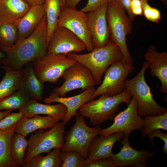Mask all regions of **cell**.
<instances>
[{"instance_id":"11","label":"cell","mask_w":167,"mask_h":167,"mask_svg":"<svg viewBox=\"0 0 167 167\" xmlns=\"http://www.w3.org/2000/svg\"><path fill=\"white\" fill-rule=\"evenodd\" d=\"M62 77L64 82L60 87L55 88L52 92L61 97H65L66 93L73 90L81 88L84 91L96 84L90 70L78 62L67 68Z\"/></svg>"},{"instance_id":"19","label":"cell","mask_w":167,"mask_h":167,"mask_svg":"<svg viewBox=\"0 0 167 167\" xmlns=\"http://www.w3.org/2000/svg\"><path fill=\"white\" fill-rule=\"evenodd\" d=\"M19 110L22 113L24 116L28 118L43 114L52 116L60 121L63 119L67 109L61 103L53 105L44 104L38 103L36 100L31 99Z\"/></svg>"},{"instance_id":"39","label":"cell","mask_w":167,"mask_h":167,"mask_svg":"<svg viewBox=\"0 0 167 167\" xmlns=\"http://www.w3.org/2000/svg\"><path fill=\"white\" fill-rule=\"evenodd\" d=\"M81 0H66V7L76 9L78 3Z\"/></svg>"},{"instance_id":"16","label":"cell","mask_w":167,"mask_h":167,"mask_svg":"<svg viewBox=\"0 0 167 167\" xmlns=\"http://www.w3.org/2000/svg\"><path fill=\"white\" fill-rule=\"evenodd\" d=\"M96 89L94 86H91L77 95L69 97H61L52 92L49 96L44 98L43 101L46 104L60 103L66 106V112L62 121L66 125L73 117L79 114L77 111L83 105L93 100L92 97Z\"/></svg>"},{"instance_id":"18","label":"cell","mask_w":167,"mask_h":167,"mask_svg":"<svg viewBox=\"0 0 167 167\" xmlns=\"http://www.w3.org/2000/svg\"><path fill=\"white\" fill-rule=\"evenodd\" d=\"M92 140L88 147L87 158L97 159L111 158L113 154L112 148L115 143L125 137L123 132H115L107 136L99 135Z\"/></svg>"},{"instance_id":"20","label":"cell","mask_w":167,"mask_h":167,"mask_svg":"<svg viewBox=\"0 0 167 167\" xmlns=\"http://www.w3.org/2000/svg\"><path fill=\"white\" fill-rule=\"evenodd\" d=\"M45 15L44 4L31 6L26 14L15 23L18 30V40L25 38L30 35Z\"/></svg>"},{"instance_id":"10","label":"cell","mask_w":167,"mask_h":167,"mask_svg":"<svg viewBox=\"0 0 167 167\" xmlns=\"http://www.w3.org/2000/svg\"><path fill=\"white\" fill-rule=\"evenodd\" d=\"M138 103L132 96L127 107L114 116L113 123L109 127L102 129L98 135L107 136L115 132L122 131L125 137H128L134 130H141L143 127L144 121L138 114Z\"/></svg>"},{"instance_id":"31","label":"cell","mask_w":167,"mask_h":167,"mask_svg":"<svg viewBox=\"0 0 167 167\" xmlns=\"http://www.w3.org/2000/svg\"><path fill=\"white\" fill-rule=\"evenodd\" d=\"M18 39V30L15 24L0 21V45L11 47Z\"/></svg>"},{"instance_id":"28","label":"cell","mask_w":167,"mask_h":167,"mask_svg":"<svg viewBox=\"0 0 167 167\" xmlns=\"http://www.w3.org/2000/svg\"><path fill=\"white\" fill-rule=\"evenodd\" d=\"M28 145V140L22 135L15 133L11 145V152L12 159L17 167L23 166L24 157Z\"/></svg>"},{"instance_id":"3","label":"cell","mask_w":167,"mask_h":167,"mask_svg":"<svg viewBox=\"0 0 167 167\" xmlns=\"http://www.w3.org/2000/svg\"><path fill=\"white\" fill-rule=\"evenodd\" d=\"M67 56L87 67L91 72L96 84L100 85L106 70L115 61H122V52L116 44L109 42L105 45L94 48L89 53L78 54L71 52Z\"/></svg>"},{"instance_id":"6","label":"cell","mask_w":167,"mask_h":167,"mask_svg":"<svg viewBox=\"0 0 167 167\" xmlns=\"http://www.w3.org/2000/svg\"><path fill=\"white\" fill-rule=\"evenodd\" d=\"M65 126L62 122H59L49 130L40 129L31 134L28 140L24 164L36 155L49 152L53 148L61 149L64 143Z\"/></svg>"},{"instance_id":"30","label":"cell","mask_w":167,"mask_h":167,"mask_svg":"<svg viewBox=\"0 0 167 167\" xmlns=\"http://www.w3.org/2000/svg\"><path fill=\"white\" fill-rule=\"evenodd\" d=\"M143 119V126L140 130L142 137L156 130L167 131V112L158 115L146 116Z\"/></svg>"},{"instance_id":"33","label":"cell","mask_w":167,"mask_h":167,"mask_svg":"<svg viewBox=\"0 0 167 167\" xmlns=\"http://www.w3.org/2000/svg\"><path fill=\"white\" fill-rule=\"evenodd\" d=\"M143 14L148 20L157 23L161 18V13L157 8L152 7L148 4V0H141Z\"/></svg>"},{"instance_id":"34","label":"cell","mask_w":167,"mask_h":167,"mask_svg":"<svg viewBox=\"0 0 167 167\" xmlns=\"http://www.w3.org/2000/svg\"><path fill=\"white\" fill-rule=\"evenodd\" d=\"M82 167H116L111 158L85 159Z\"/></svg>"},{"instance_id":"46","label":"cell","mask_w":167,"mask_h":167,"mask_svg":"<svg viewBox=\"0 0 167 167\" xmlns=\"http://www.w3.org/2000/svg\"><path fill=\"white\" fill-rule=\"evenodd\" d=\"M165 5H167V0H160Z\"/></svg>"},{"instance_id":"24","label":"cell","mask_w":167,"mask_h":167,"mask_svg":"<svg viewBox=\"0 0 167 167\" xmlns=\"http://www.w3.org/2000/svg\"><path fill=\"white\" fill-rule=\"evenodd\" d=\"M2 68L5 74L0 82V100L17 91L19 83L24 72V69L15 70L6 65Z\"/></svg>"},{"instance_id":"26","label":"cell","mask_w":167,"mask_h":167,"mask_svg":"<svg viewBox=\"0 0 167 167\" xmlns=\"http://www.w3.org/2000/svg\"><path fill=\"white\" fill-rule=\"evenodd\" d=\"M47 23L48 44L57 27L59 16L61 10L60 0H45L44 3Z\"/></svg>"},{"instance_id":"38","label":"cell","mask_w":167,"mask_h":167,"mask_svg":"<svg viewBox=\"0 0 167 167\" xmlns=\"http://www.w3.org/2000/svg\"><path fill=\"white\" fill-rule=\"evenodd\" d=\"M122 5L128 13L130 19L133 22L135 18V15L133 14L131 7V0H120Z\"/></svg>"},{"instance_id":"1","label":"cell","mask_w":167,"mask_h":167,"mask_svg":"<svg viewBox=\"0 0 167 167\" xmlns=\"http://www.w3.org/2000/svg\"><path fill=\"white\" fill-rule=\"evenodd\" d=\"M47 23L45 15L34 31L25 38L18 40L12 46L0 45L6 54L0 62L15 70H19L26 64L41 58L46 54L48 47Z\"/></svg>"},{"instance_id":"35","label":"cell","mask_w":167,"mask_h":167,"mask_svg":"<svg viewBox=\"0 0 167 167\" xmlns=\"http://www.w3.org/2000/svg\"><path fill=\"white\" fill-rule=\"evenodd\" d=\"M23 116L22 113L20 111L11 113L0 121V131L12 127L18 123Z\"/></svg>"},{"instance_id":"21","label":"cell","mask_w":167,"mask_h":167,"mask_svg":"<svg viewBox=\"0 0 167 167\" xmlns=\"http://www.w3.org/2000/svg\"><path fill=\"white\" fill-rule=\"evenodd\" d=\"M24 69V72L19 83L17 90L24 92L31 98L42 100L44 85L36 76L32 63L29 62Z\"/></svg>"},{"instance_id":"45","label":"cell","mask_w":167,"mask_h":167,"mask_svg":"<svg viewBox=\"0 0 167 167\" xmlns=\"http://www.w3.org/2000/svg\"><path fill=\"white\" fill-rule=\"evenodd\" d=\"M61 9L66 7V0H60Z\"/></svg>"},{"instance_id":"43","label":"cell","mask_w":167,"mask_h":167,"mask_svg":"<svg viewBox=\"0 0 167 167\" xmlns=\"http://www.w3.org/2000/svg\"><path fill=\"white\" fill-rule=\"evenodd\" d=\"M11 113V111L10 110L0 111V121Z\"/></svg>"},{"instance_id":"32","label":"cell","mask_w":167,"mask_h":167,"mask_svg":"<svg viewBox=\"0 0 167 167\" xmlns=\"http://www.w3.org/2000/svg\"><path fill=\"white\" fill-rule=\"evenodd\" d=\"M59 158L62 161L60 167H82L85 159L80 153L76 151L60 150Z\"/></svg>"},{"instance_id":"44","label":"cell","mask_w":167,"mask_h":167,"mask_svg":"<svg viewBox=\"0 0 167 167\" xmlns=\"http://www.w3.org/2000/svg\"><path fill=\"white\" fill-rule=\"evenodd\" d=\"M6 57L5 54L0 49V62L1 60Z\"/></svg>"},{"instance_id":"12","label":"cell","mask_w":167,"mask_h":167,"mask_svg":"<svg viewBox=\"0 0 167 167\" xmlns=\"http://www.w3.org/2000/svg\"><path fill=\"white\" fill-rule=\"evenodd\" d=\"M87 13L76 9L65 7L61 9L57 27L68 29L76 35L85 44L88 52L93 46L87 24Z\"/></svg>"},{"instance_id":"37","label":"cell","mask_w":167,"mask_h":167,"mask_svg":"<svg viewBox=\"0 0 167 167\" xmlns=\"http://www.w3.org/2000/svg\"><path fill=\"white\" fill-rule=\"evenodd\" d=\"M110 0H88L86 5L80 10L84 12L93 11Z\"/></svg>"},{"instance_id":"13","label":"cell","mask_w":167,"mask_h":167,"mask_svg":"<svg viewBox=\"0 0 167 167\" xmlns=\"http://www.w3.org/2000/svg\"><path fill=\"white\" fill-rule=\"evenodd\" d=\"M107 3L87 13V27L94 48L104 46L109 42L110 32L106 19Z\"/></svg>"},{"instance_id":"22","label":"cell","mask_w":167,"mask_h":167,"mask_svg":"<svg viewBox=\"0 0 167 167\" xmlns=\"http://www.w3.org/2000/svg\"><path fill=\"white\" fill-rule=\"evenodd\" d=\"M59 121L49 115L44 117L36 115L29 118L23 116L17 124L15 132L26 137L29 133L38 130L50 129Z\"/></svg>"},{"instance_id":"40","label":"cell","mask_w":167,"mask_h":167,"mask_svg":"<svg viewBox=\"0 0 167 167\" xmlns=\"http://www.w3.org/2000/svg\"><path fill=\"white\" fill-rule=\"evenodd\" d=\"M31 7L35 6L41 5L44 3L45 0H24Z\"/></svg>"},{"instance_id":"17","label":"cell","mask_w":167,"mask_h":167,"mask_svg":"<svg viewBox=\"0 0 167 167\" xmlns=\"http://www.w3.org/2000/svg\"><path fill=\"white\" fill-rule=\"evenodd\" d=\"M148 61L150 73L153 77H157L161 83L159 91L163 93L167 92V53L158 52L156 48L151 45L144 55Z\"/></svg>"},{"instance_id":"8","label":"cell","mask_w":167,"mask_h":167,"mask_svg":"<svg viewBox=\"0 0 167 167\" xmlns=\"http://www.w3.org/2000/svg\"><path fill=\"white\" fill-rule=\"evenodd\" d=\"M77 62L64 54H46L43 58L32 62V64L35 74L41 82L55 84L67 68Z\"/></svg>"},{"instance_id":"25","label":"cell","mask_w":167,"mask_h":167,"mask_svg":"<svg viewBox=\"0 0 167 167\" xmlns=\"http://www.w3.org/2000/svg\"><path fill=\"white\" fill-rule=\"evenodd\" d=\"M17 124L0 131V167H17L11 158V148Z\"/></svg>"},{"instance_id":"14","label":"cell","mask_w":167,"mask_h":167,"mask_svg":"<svg viewBox=\"0 0 167 167\" xmlns=\"http://www.w3.org/2000/svg\"><path fill=\"white\" fill-rule=\"evenodd\" d=\"M86 49L84 43L74 33L66 28L57 27L48 45L47 54H63L79 52Z\"/></svg>"},{"instance_id":"7","label":"cell","mask_w":167,"mask_h":167,"mask_svg":"<svg viewBox=\"0 0 167 167\" xmlns=\"http://www.w3.org/2000/svg\"><path fill=\"white\" fill-rule=\"evenodd\" d=\"M102 129L98 126L93 127L88 126L86 123L85 117L79 114L70 130L64 132L65 141L61 151H77L85 159H87L89 146Z\"/></svg>"},{"instance_id":"23","label":"cell","mask_w":167,"mask_h":167,"mask_svg":"<svg viewBox=\"0 0 167 167\" xmlns=\"http://www.w3.org/2000/svg\"><path fill=\"white\" fill-rule=\"evenodd\" d=\"M31 7L24 0H0V21L15 24Z\"/></svg>"},{"instance_id":"42","label":"cell","mask_w":167,"mask_h":167,"mask_svg":"<svg viewBox=\"0 0 167 167\" xmlns=\"http://www.w3.org/2000/svg\"><path fill=\"white\" fill-rule=\"evenodd\" d=\"M142 6L141 0H131V8Z\"/></svg>"},{"instance_id":"15","label":"cell","mask_w":167,"mask_h":167,"mask_svg":"<svg viewBox=\"0 0 167 167\" xmlns=\"http://www.w3.org/2000/svg\"><path fill=\"white\" fill-rule=\"evenodd\" d=\"M122 145L120 152L113 154L111 158L117 167L132 166L147 167V162L155 154L154 152L141 149L138 151L131 145L128 137H124L121 141Z\"/></svg>"},{"instance_id":"4","label":"cell","mask_w":167,"mask_h":167,"mask_svg":"<svg viewBox=\"0 0 167 167\" xmlns=\"http://www.w3.org/2000/svg\"><path fill=\"white\" fill-rule=\"evenodd\" d=\"M132 96L126 90L113 96L101 95L97 100L83 105L79 109V113L89 118L92 126H99L106 121L113 120L119 105L124 102L128 105Z\"/></svg>"},{"instance_id":"9","label":"cell","mask_w":167,"mask_h":167,"mask_svg":"<svg viewBox=\"0 0 167 167\" xmlns=\"http://www.w3.org/2000/svg\"><path fill=\"white\" fill-rule=\"evenodd\" d=\"M134 69L132 64H125L120 60L115 61L105 71L103 80L96 89L92 100L101 95L113 96L123 92L124 81Z\"/></svg>"},{"instance_id":"41","label":"cell","mask_w":167,"mask_h":167,"mask_svg":"<svg viewBox=\"0 0 167 167\" xmlns=\"http://www.w3.org/2000/svg\"><path fill=\"white\" fill-rule=\"evenodd\" d=\"M133 14L135 15H142L143 10L142 6H137L131 8Z\"/></svg>"},{"instance_id":"36","label":"cell","mask_w":167,"mask_h":167,"mask_svg":"<svg viewBox=\"0 0 167 167\" xmlns=\"http://www.w3.org/2000/svg\"><path fill=\"white\" fill-rule=\"evenodd\" d=\"M146 136L149 139L152 145V148L153 147L154 145V138L155 137H158L160 138L164 142L163 150L165 154H167V133L162 132L160 129H157L150 132Z\"/></svg>"},{"instance_id":"27","label":"cell","mask_w":167,"mask_h":167,"mask_svg":"<svg viewBox=\"0 0 167 167\" xmlns=\"http://www.w3.org/2000/svg\"><path fill=\"white\" fill-rule=\"evenodd\" d=\"M61 149L54 148L45 156L36 155L24 163L23 167H59L62 163L59 154Z\"/></svg>"},{"instance_id":"47","label":"cell","mask_w":167,"mask_h":167,"mask_svg":"<svg viewBox=\"0 0 167 167\" xmlns=\"http://www.w3.org/2000/svg\"></svg>"},{"instance_id":"29","label":"cell","mask_w":167,"mask_h":167,"mask_svg":"<svg viewBox=\"0 0 167 167\" xmlns=\"http://www.w3.org/2000/svg\"><path fill=\"white\" fill-rule=\"evenodd\" d=\"M31 99L24 92L17 90L12 95L0 100V111L19 109Z\"/></svg>"},{"instance_id":"5","label":"cell","mask_w":167,"mask_h":167,"mask_svg":"<svg viewBox=\"0 0 167 167\" xmlns=\"http://www.w3.org/2000/svg\"><path fill=\"white\" fill-rule=\"evenodd\" d=\"M147 61H145L138 74L134 78L126 79L125 90L129 92L138 103V114L140 117L156 116L167 112L166 108L160 105L154 100L151 88L145 79V72L149 68Z\"/></svg>"},{"instance_id":"2","label":"cell","mask_w":167,"mask_h":167,"mask_svg":"<svg viewBox=\"0 0 167 167\" xmlns=\"http://www.w3.org/2000/svg\"><path fill=\"white\" fill-rule=\"evenodd\" d=\"M106 19L110 32L109 41L119 47L123 55L122 62L132 65L134 59L128 50L126 37L127 35L132 33L133 23L120 0L108 2Z\"/></svg>"}]
</instances>
